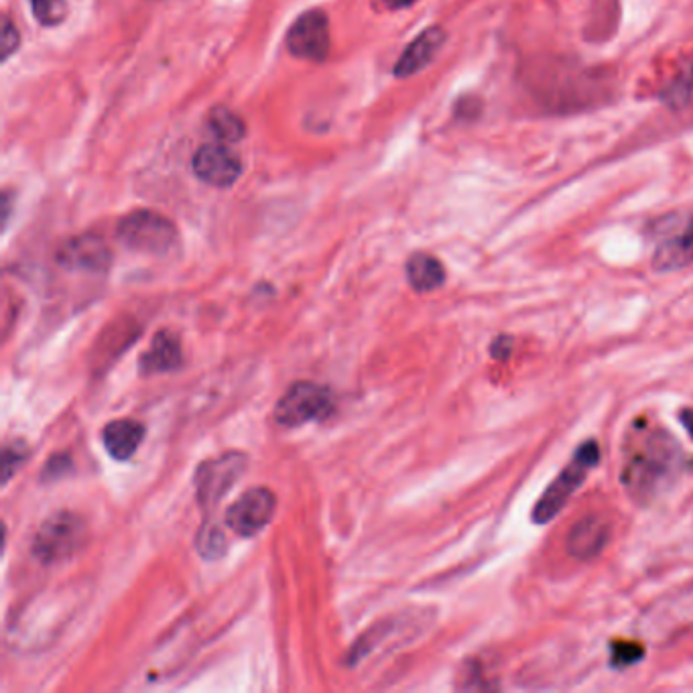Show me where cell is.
<instances>
[{
	"instance_id": "5b68a950",
	"label": "cell",
	"mask_w": 693,
	"mask_h": 693,
	"mask_svg": "<svg viewBox=\"0 0 693 693\" xmlns=\"http://www.w3.org/2000/svg\"><path fill=\"white\" fill-rule=\"evenodd\" d=\"M333 407L336 401L330 388L302 380L292 385L281 397L275 407V419L283 428H299L309 421L328 419L332 416Z\"/></svg>"
},
{
	"instance_id": "6da1fadb",
	"label": "cell",
	"mask_w": 693,
	"mask_h": 693,
	"mask_svg": "<svg viewBox=\"0 0 693 693\" xmlns=\"http://www.w3.org/2000/svg\"><path fill=\"white\" fill-rule=\"evenodd\" d=\"M680 458V445L669 433L645 431L624 462V490L638 502H649L671 482Z\"/></svg>"
},
{
	"instance_id": "603a6c76",
	"label": "cell",
	"mask_w": 693,
	"mask_h": 693,
	"mask_svg": "<svg viewBox=\"0 0 693 693\" xmlns=\"http://www.w3.org/2000/svg\"><path fill=\"white\" fill-rule=\"evenodd\" d=\"M19 43H21L19 31H16V27L11 23V19H4V21H2V43H0L2 57L9 59V57L13 56L14 52L19 49Z\"/></svg>"
},
{
	"instance_id": "ac0fdd59",
	"label": "cell",
	"mask_w": 693,
	"mask_h": 693,
	"mask_svg": "<svg viewBox=\"0 0 693 693\" xmlns=\"http://www.w3.org/2000/svg\"><path fill=\"white\" fill-rule=\"evenodd\" d=\"M693 94V66H685L681 68L675 78L669 82V86L663 92L667 104L673 106V109H681L690 102V98Z\"/></svg>"
},
{
	"instance_id": "7a4b0ae2",
	"label": "cell",
	"mask_w": 693,
	"mask_h": 693,
	"mask_svg": "<svg viewBox=\"0 0 693 693\" xmlns=\"http://www.w3.org/2000/svg\"><path fill=\"white\" fill-rule=\"evenodd\" d=\"M598 462H600V447H598L597 442L594 440L583 442L576 450V454H573V458H571L568 466L557 474V478L541 495L537 504L533 507V514H531L533 523L535 525L552 523L555 516L559 514V511L568 504L571 495L583 485L588 472L597 468Z\"/></svg>"
},
{
	"instance_id": "ba28073f",
	"label": "cell",
	"mask_w": 693,
	"mask_h": 693,
	"mask_svg": "<svg viewBox=\"0 0 693 693\" xmlns=\"http://www.w3.org/2000/svg\"><path fill=\"white\" fill-rule=\"evenodd\" d=\"M277 497L269 488H250L226 511V525L240 537H254L273 519Z\"/></svg>"
},
{
	"instance_id": "7c38bea8",
	"label": "cell",
	"mask_w": 693,
	"mask_h": 693,
	"mask_svg": "<svg viewBox=\"0 0 693 693\" xmlns=\"http://www.w3.org/2000/svg\"><path fill=\"white\" fill-rule=\"evenodd\" d=\"M611 539V527L600 516H583L568 535V552L580 561H590L602 554Z\"/></svg>"
},
{
	"instance_id": "277c9868",
	"label": "cell",
	"mask_w": 693,
	"mask_h": 693,
	"mask_svg": "<svg viewBox=\"0 0 693 693\" xmlns=\"http://www.w3.org/2000/svg\"><path fill=\"white\" fill-rule=\"evenodd\" d=\"M86 539V525L73 513H56L43 523L31 552L43 566H54L78 554Z\"/></svg>"
},
{
	"instance_id": "9a60e30c",
	"label": "cell",
	"mask_w": 693,
	"mask_h": 693,
	"mask_svg": "<svg viewBox=\"0 0 693 693\" xmlns=\"http://www.w3.org/2000/svg\"><path fill=\"white\" fill-rule=\"evenodd\" d=\"M145 440V425L135 419H118L109 423L102 431V442L112 458L130 459Z\"/></svg>"
},
{
	"instance_id": "52a82bcc",
	"label": "cell",
	"mask_w": 693,
	"mask_h": 693,
	"mask_svg": "<svg viewBox=\"0 0 693 693\" xmlns=\"http://www.w3.org/2000/svg\"><path fill=\"white\" fill-rule=\"evenodd\" d=\"M659 235L663 240L652 254L655 271L669 273L680 271L693 263V216H669L667 220L659 223Z\"/></svg>"
},
{
	"instance_id": "e0dca14e",
	"label": "cell",
	"mask_w": 693,
	"mask_h": 693,
	"mask_svg": "<svg viewBox=\"0 0 693 693\" xmlns=\"http://www.w3.org/2000/svg\"><path fill=\"white\" fill-rule=\"evenodd\" d=\"M208 128L209 133L220 143H236L247 135L245 121L226 106H218L209 112Z\"/></svg>"
},
{
	"instance_id": "8992f818",
	"label": "cell",
	"mask_w": 693,
	"mask_h": 693,
	"mask_svg": "<svg viewBox=\"0 0 693 693\" xmlns=\"http://www.w3.org/2000/svg\"><path fill=\"white\" fill-rule=\"evenodd\" d=\"M247 470V456L240 452H228L218 458L204 462L195 472V495L204 509H214L224 495L236 485Z\"/></svg>"
},
{
	"instance_id": "7402d4cb",
	"label": "cell",
	"mask_w": 693,
	"mask_h": 693,
	"mask_svg": "<svg viewBox=\"0 0 693 693\" xmlns=\"http://www.w3.org/2000/svg\"><path fill=\"white\" fill-rule=\"evenodd\" d=\"M25 458H27V445L14 442L4 447V454H2V482L4 485L11 480L13 472L25 462Z\"/></svg>"
},
{
	"instance_id": "cb8c5ba5",
	"label": "cell",
	"mask_w": 693,
	"mask_h": 693,
	"mask_svg": "<svg viewBox=\"0 0 693 693\" xmlns=\"http://www.w3.org/2000/svg\"><path fill=\"white\" fill-rule=\"evenodd\" d=\"M490 352H492V356H495L497 361H507V359L511 356V352H513V340H511L509 336H499V338L492 342Z\"/></svg>"
},
{
	"instance_id": "44dd1931",
	"label": "cell",
	"mask_w": 693,
	"mask_h": 693,
	"mask_svg": "<svg viewBox=\"0 0 693 693\" xmlns=\"http://www.w3.org/2000/svg\"><path fill=\"white\" fill-rule=\"evenodd\" d=\"M611 651V663L616 669L635 666L645 657V647L640 643H633V640H616V643H612Z\"/></svg>"
},
{
	"instance_id": "484cf974",
	"label": "cell",
	"mask_w": 693,
	"mask_h": 693,
	"mask_svg": "<svg viewBox=\"0 0 693 693\" xmlns=\"http://www.w3.org/2000/svg\"><path fill=\"white\" fill-rule=\"evenodd\" d=\"M680 421L693 440V409H683L680 413Z\"/></svg>"
},
{
	"instance_id": "9c48e42d",
	"label": "cell",
	"mask_w": 693,
	"mask_h": 693,
	"mask_svg": "<svg viewBox=\"0 0 693 693\" xmlns=\"http://www.w3.org/2000/svg\"><path fill=\"white\" fill-rule=\"evenodd\" d=\"M289 54L306 61H321L330 52V21L321 11L302 14L287 33Z\"/></svg>"
},
{
	"instance_id": "4316f807",
	"label": "cell",
	"mask_w": 693,
	"mask_h": 693,
	"mask_svg": "<svg viewBox=\"0 0 693 693\" xmlns=\"http://www.w3.org/2000/svg\"><path fill=\"white\" fill-rule=\"evenodd\" d=\"M416 0H385V4L390 9H405V7H411Z\"/></svg>"
},
{
	"instance_id": "d4e9b609",
	"label": "cell",
	"mask_w": 693,
	"mask_h": 693,
	"mask_svg": "<svg viewBox=\"0 0 693 693\" xmlns=\"http://www.w3.org/2000/svg\"><path fill=\"white\" fill-rule=\"evenodd\" d=\"M71 462L68 456H56L52 462H47V468H45V476L49 478H57V476H64L66 472L70 470Z\"/></svg>"
},
{
	"instance_id": "30bf717a",
	"label": "cell",
	"mask_w": 693,
	"mask_h": 693,
	"mask_svg": "<svg viewBox=\"0 0 693 693\" xmlns=\"http://www.w3.org/2000/svg\"><path fill=\"white\" fill-rule=\"evenodd\" d=\"M111 261L109 245L94 235L76 236L57 252V263L68 271L104 273L111 266Z\"/></svg>"
},
{
	"instance_id": "3957f363",
	"label": "cell",
	"mask_w": 693,
	"mask_h": 693,
	"mask_svg": "<svg viewBox=\"0 0 693 693\" xmlns=\"http://www.w3.org/2000/svg\"><path fill=\"white\" fill-rule=\"evenodd\" d=\"M116 236L126 249L143 254H167L178 242V228L157 212L139 209L118 223Z\"/></svg>"
},
{
	"instance_id": "d6986e66",
	"label": "cell",
	"mask_w": 693,
	"mask_h": 693,
	"mask_svg": "<svg viewBox=\"0 0 693 693\" xmlns=\"http://www.w3.org/2000/svg\"><path fill=\"white\" fill-rule=\"evenodd\" d=\"M31 9L37 16V21L47 27H56L68 16L66 0H31Z\"/></svg>"
},
{
	"instance_id": "8fae6325",
	"label": "cell",
	"mask_w": 693,
	"mask_h": 693,
	"mask_svg": "<svg viewBox=\"0 0 693 693\" xmlns=\"http://www.w3.org/2000/svg\"><path fill=\"white\" fill-rule=\"evenodd\" d=\"M195 175L214 188H230L242 173L240 157L226 145H204L194 157Z\"/></svg>"
},
{
	"instance_id": "5bb4252c",
	"label": "cell",
	"mask_w": 693,
	"mask_h": 693,
	"mask_svg": "<svg viewBox=\"0 0 693 693\" xmlns=\"http://www.w3.org/2000/svg\"><path fill=\"white\" fill-rule=\"evenodd\" d=\"M183 362L180 338L169 330L155 333L149 352L140 356L139 366L145 375L169 373L180 368Z\"/></svg>"
},
{
	"instance_id": "2e32d148",
	"label": "cell",
	"mask_w": 693,
	"mask_h": 693,
	"mask_svg": "<svg viewBox=\"0 0 693 693\" xmlns=\"http://www.w3.org/2000/svg\"><path fill=\"white\" fill-rule=\"evenodd\" d=\"M407 279L416 292H433L444 285V264L428 252H417L407 263Z\"/></svg>"
},
{
	"instance_id": "4fadbf2b",
	"label": "cell",
	"mask_w": 693,
	"mask_h": 693,
	"mask_svg": "<svg viewBox=\"0 0 693 693\" xmlns=\"http://www.w3.org/2000/svg\"><path fill=\"white\" fill-rule=\"evenodd\" d=\"M445 31L442 27H431L423 31L416 42L411 43L395 66L397 78H411L421 70H425L444 47Z\"/></svg>"
},
{
	"instance_id": "ffe728a7",
	"label": "cell",
	"mask_w": 693,
	"mask_h": 693,
	"mask_svg": "<svg viewBox=\"0 0 693 693\" xmlns=\"http://www.w3.org/2000/svg\"><path fill=\"white\" fill-rule=\"evenodd\" d=\"M197 552L206 559H220L226 554V537L218 527H202L197 535Z\"/></svg>"
}]
</instances>
